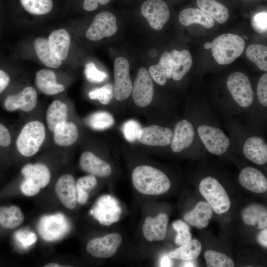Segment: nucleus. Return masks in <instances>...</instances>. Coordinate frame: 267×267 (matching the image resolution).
Here are the masks:
<instances>
[{
	"label": "nucleus",
	"mask_w": 267,
	"mask_h": 267,
	"mask_svg": "<svg viewBox=\"0 0 267 267\" xmlns=\"http://www.w3.org/2000/svg\"><path fill=\"white\" fill-rule=\"evenodd\" d=\"M23 7L28 12L44 15L49 12L53 7L52 0H20Z\"/></svg>",
	"instance_id": "obj_38"
},
{
	"label": "nucleus",
	"mask_w": 267,
	"mask_h": 267,
	"mask_svg": "<svg viewBox=\"0 0 267 267\" xmlns=\"http://www.w3.org/2000/svg\"><path fill=\"white\" fill-rule=\"evenodd\" d=\"M173 132L168 128L151 125L141 128L137 139L144 145L152 146H165L171 144Z\"/></svg>",
	"instance_id": "obj_12"
},
{
	"label": "nucleus",
	"mask_w": 267,
	"mask_h": 267,
	"mask_svg": "<svg viewBox=\"0 0 267 267\" xmlns=\"http://www.w3.org/2000/svg\"><path fill=\"white\" fill-rule=\"evenodd\" d=\"M140 10L150 26L155 30H161L170 18L169 7L162 0H146L141 5Z\"/></svg>",
	"instance_id": "obj_11"
},
{
	"label": "nucleus",
	"mask_w": 267,
	"mask_h": 267,
	"mask_svg": "<svg viewBox=\"0 0 267 267\" xmlns=\"http://www.w3.org/2000/svg\"><path fill=\"white\" fill-rule=\"evenodd\" d=\"M44 267H61L62 266L55 263H50L44 266Z\"/></svg>",
	"instance_id": "obj_53"
},
{
	"label": "nucleus",
	"mask_w": 267,
	"mask_h": 267,
	"mask_svg": "<svg viewBox=\"0 0 267 267\" xmlns=\"http://www.w3.org/2000/svg\"><path fill=\"white\" fill-rule=\"evenodd\" d=\"M243 152L246 158L256 164L263 165L267 162V145L260 137L252 136L247 139Z\"/></svg>",
	"instance_id": "obj_22"
},
{
	"label": "nucleus",
	"mask_w": 267,
	"mask_h": 267,
	"mask_svg": "<svg viewBox=\"0 0 267 267\" xmlns=\"http://www.w3.org/2000/svg\"><path fill=\"white\" fill-rule=\"evenodd\" d=\"M173 227L177 232L175 239L176 245L181 246L191 241L192 239L190 227L185 222L181 220L175 221L173 223Z\"/></svg>",
	"instance_id": "obj_40"
},
{
	"label": "nucleus",
	"mask_w": 267,
	"mask_h": 267,
	"mask_svg": "<svg viewBox=\"0 0 267 267\" xmlns=\"http://www.w3.org/2000/svg\"><path fill=\"white\" fill-rule=\"evenodd\" d=\"M239 181L244 188L256 193L267 191V179L259 170L247 167L241 170L239 175Z\"/></svg>",
	"instance_id": "obj_18"
},
{
	"label": "nucleus",
	"mask_w": 267,
	"mask_h": 267,
	"mask_svg": "<svg viewBox=\"0 0 267 267\" xmlns=\"http://www.w3.org/2000/svg\"><path fill=\"white\" fill-rule=\"evenodd\" d=\"M46 138L44 124L39 120H32L22 128L16 140L19 153L25 157H32L37 154Z\"/></svg>",
	"instance_id": "obj_3"
},
{
	"label": "nucleus",
	"mask_w": 267,
	"mask_h": 267,
	"mask_svg": "<svg viewBox=\"0 0 267 267\" xmlns=\"http://www.w3.org/2000/svg\"><path fill=\"white\" fill-rule=\"evenodd\" d=\"M204 258L208 267H233V261L226 255L213 250H207Z\"/></svg>",
	"instance_id": "obj_39"
},
{
	"label": "nucleus",
	"mask_w": 267,
	"mask_h": 267,
	"mask_svg": "<svg viewBox=\"0 0 267 267\" xmlns=\"http://www.w3.org/2000/svg\"><path fill=\"white\" fill-rule=\"evenodd\" d=\"M140 129L137 122L130 120L124 124L122 131L126 139L129 142H133L137 139V134Z\"/></svg>",
	"instance_id": "obj_43"
},
{
	"label": "nucleus",
	"mask_w": 267,
	"mask_h": 267,
	"mask_svg": "<svg viewBox=\"0 0 267 267\" xmlns=\"http://www.w3.org/2000/svg\"><path fill=\"white\" fill-rule=\"evenodd\" d=\"M244 222L256 228L262 229L267 226V210L259 203H252L245 207L241 212Z\"/></svg>",
	"instance_id": "obj_24"
},
{
	"label": "nucleus",
	"mask_w": 267,
	"mask_h": 267,
	"mask_svg": "<svg viewBox=\"0 0 267 267\" xmlns=\"http://www.w3.org/2000/svg\"></svg>",
	"instance_id": "obj_54"
},
{
	"label": "nucleus",
	"mask_w": 267,
	"mask_h": 267,
	"mask_svg": "<svg viewBox=\"0 0 267 267\" xmlns=\"http://www.w3.org/2000/svg\"><path fill=\"white\" fill-rule=\"evenodd\" d=\"M97 180L95 176L89 174L79 178L76 182L77 202L85 204L89 198V191L96 186Z\"/></svg>",
	"instance_id": "obj_35"
},
{
	"label": "nucleus",
	"mask_w": 267,
	"mask_h": 267,
	"mask_svg": "<svg viewBox=\"0 0 267 267\" xmlns=\"http://www.w3.org/2000/svg\"><path fill=\"white\" fill-rule=\"evenodd\" d=\"M22 192L27 196H33L37 194L41 188L30 180L24 178L20 186Z\"/></svg>",
	"instance_id": "obj_46"
},
{
	"label": "nucleus",
	"mask_w": 267,
	"mask_h": 267,
	"mask_svg": "<svg viewBox=\"0 0 267 267\" xmlns=\"http://www.w3.org/2000/svg\"><path fill=\"white\" fill-rule=\"evenodd\" d=\"M11 142V137L8 130L0 123V146L7 147Z\"/></svg>",
	"instance_id": "obj_47"
},
{
	"label": "nucleus",
	"mask_w": 267,
	"mask_h": 267,
	"mask_svg": "<svg viewBox=\"0 0 267 267\" xmlns=\"http://www.w3.org/2000/svg\"><path fill=\"white\" fill-rule=\"evenodd\" d=\"M113 94V86L108 84L93 89L89 92V95L91 99L98 100L101 104L107 105L110 102Z\"/></svg>",
	"instance_id": "obj_41"
},
{
	"label": "nucleus",
	"mask_w": 267,
	"mask_h": 267,
	"mask_svg": "<svg viewBox=\"0 0 267 267\" xmlns=\"http://www.w3.org/2000/svg\"><path fill=\"white\" fill-rule=\"evenodd\" d=\"M227 87L233 99L240 106L247 107L254 100L253 89L248 77L243 73L235 72L228 77Z\"/></svg>",
	"instance_id": "obj_5"
},
{
	"label": "nucleus",
	"mask_w": 267,
	"mask_h": 267,
	"mask_svg": "<svg viewBox=\"0 0 267 267\" xmlns=\"http://www.w3.org/2000/svg\"><path fill=\"white\" fill-rule=\"evenodd\" d=\"M35 84L38 89L47 95L58 94L65 89V87L56 82L55 73L50 69L38 71L35 76Z\"/></svg>",
	"instance_id": "obj_21"
},
{
	"label": "nucleus",
	"mask_w": 267,
	"mask_h": 267,
	"mask_svg": "<svg viewBox=\"0 0 267 267\" xmlns=\"http://www.w3.org/2000/svg\"><path fill=\"white\" fill-rule=\"evenodd\" d=\"M9 82V76L5 72L0 69V93L6 88Z\"/></svg>",
	"instance_id": "obj_49"
},
{
	"label": "nucleus",
	"mask_w": 267,
	"mask_h": 267,
	"mask_svg": "<svg viewBox=\"0 0 267 267\" xmlns=\"http://www.w3.org/2000/svg\"><path fill=\"white\" fill-rule=\"evenodd\" d=\"M253 30L259 34H265L267 31V13L261 12L255 14L251 20Z\"/></svg>",
	"instance_id": "obj_44"
},
{
	"label": "nucleus",
	"mask_w": 267,
	"mask_h": 267,
	"mask_svg": "<svg viewBox=\"0 0 267 267\" xmlns=\"http://www.w3.org/2000/svg\"><path fill=\"white\" fill-rule=\"evenodd\" d=\"M117 30L115 16L110 12L103 11L95 16L86 36L89 40L97 41L114 35Z\"/></svg>",
	"instance_id": "obj_7"
},
{
	"label": "nucleus",
	"mask_w": 267,
	"mask_h": 267,
	"mask_svg": "<svg viewBox=\"0 0 267 267\" xmlns=\"http://www.w3.org/2000/svg\"><path fill=\"white\" fill-rule=\"evenodd\" d=\"M129 61L123 57L116 58L114 61V74L115 84L114 95L118 101L124 100L131 95L133 84L130 79Z\"/></svg>",
	"instance_id": "obj_6"
},
{
	"label": "nucleus",
	"mask_w": 267,
	"mask_h": 267,
	"mask_svg": "<svg viewBox=\"0 0 267 267\" xmlns=\"http://www.w3.org/2000/svg\"><path fill=\"white\" fill-rule=\"evenodd\" d=\"M169 256H164L162 257L160 261L161 267H171L172 263Z\"/></svg>",
	"instance_id": "obj_51"
},
{
	"label": "nucleus",
	"mask_w": 267,
	"mask_h": 267,
	"mask_svg": "<svg viewBox=\"0 0 267 267\" xmlns=\"http://www.w3.org/2000/svg\"><path fill=\"white\" fill-rule=\"evenodd\" d=\"M194 132L192 125L186 120H182L176 125L171 147L174 152H179L189 147L193 142Z\"/></svg>",
	"instance_id": "obj_19"
},
{
	"label": "nucleus",
	"mask_w": 267,
	"mask_h": 267,
	"mask_svg": "<svg viewBox=\"0 0 267 267\" xmlns=\"http://www.w3.org/2000/svg\"><path fill=\"white\" fill-rule=\"evenodd\" d=\"M257 94L259 102L267 106V74H263L260 78L257 87Z\"/></svg>",
	"instance_id": "obj_45"
},
{
	"label": "nucleus",
	"mask_w": 267,
	"mask_h": 267,
	"mask_svg": "<svg viewBox=\"0 0 267 267\" xmlns=\"http://www.w3.org/2000/svg\"><path fill=\"white\" fill-rule=\"evenodd\" d=\"M178 20L181 25L185 26L198 24L209 29L215 25L214 19L211 16L198 8L183 9L179 14Z\"/></svg>",
	"instance_id": "obj_29"
},
{
	"label": "nucleus",
	"mask_w": 267,
	"mask_h": 267,
	"mask_svg": "<svg viewBox=\"0 0 267 267\" xmlns=\"http://www.w3.org/2000/svg\"><path fill=\"white\" fill-rule=\"evenodd\" d=\"M79 136L76 125L70 121L59 123L52 131L54 142L60 147H68L74 144Z\"/></svg>",
	"instance_id": "obj_20"
},
{
	"label": "nucleus",
	"mask_w": 267,
	"mask_h": 267,
	"mask_svg": "<svg viewBox=\"0 0 267 267\" xmlns=\"http://www.w3.org/2000/svg\"><path fill=\"white\" fill-rule=\"evenodd\" d=\"M79 165L84 171L95 177H107L112 173V168L107 162L89 151L81 154Z\"/></svg>",
	"instance_id": "obj_17"
},
{
	"label": "nucleus",
	"mask_w": 267,
	"mask_h": 267,
	"mask_svg": "<svg viewBox=\"0 0 267 267\" xmlns=\"http://www.w3.org/2000/svg\"><path fill=\"white\" fill-rule=\"evenodd\" d=\"M110 1V0H84L83 8L86 11H91L98 7V4L105 5Z\"/></svg>",
	"instance_id": "obj_48"
},
{
	"label": "nucleus",
	"mask_w": 267,
	"mask_h": 267,
	"mask_svg": "<svg viewBox=\"0 0 267 267\" xmlns=\"http://www.w3.org/2000/svg\"><path fill=\"white\" fill-rule=\"evenodd\" d=\"M51 52L59 59L65 60L68 55L70 37L64 29L54 30L51 33L48 40Z\"/></svg>",
	"instance_id": "obj_25"
},
{
	"label": "nucleus",
	"mask_w": 267,
	"mask_h": 267,
	"mask_svg": "<svg viewBox=\"0 0 267 267\" xmlns=\"http://www.w3.org/2000/svg\"><path fill=\"white\" fill-rule=\"evenodd\" d=\"M132 97L135 104L144 107L150 104L154 94L152 78L144 67L139 69L132 89Z\"/></svg>",
	"instance_id": "obj_9"
},
{
	"label": "nucleus",
	"mask_w": 267,
	"mask_h": 267,
	"mask_svg": "<svg viewBox=\"0 0 267 267\" xmlns=\"http://www.w3.org/2000/svg\"><path fill=\"white\" fill-rule=\"evenodd\" d=\"M196 2L200 10L211 16L218 23L222 24L228 20V10L222 3L216 0H196Z\"/></svg>",
	"instance_id": "obj_31"
},
{
	"label": "nucleus",
	"mask_w": 267,
	"mask_h": 267,
	"mask_svg": "<svg viewBox=\"0 0 267 267\" xmlns=\"http://www.w3.org/2000/svg\"><path fill=\"white\" fill-rule=\"evenodd\" d=\"M170 54L173 61L172 77L175 81H179L183 78L191 67V55L190 52L186 49L181 51L173 49Z\"/></svg>",
	"instance_id": "obj_28"
},
{
	"label": "nucleus",
	"mask_w": 267,
	"mask_h": 267,
	"mask_svg": "<svg viewBox=\"0 0 267 267\" xmlns=\"http://www.w3.org/2000/svg\"><path fill=\"white\" fill-rule=\"evenodd\" d=\"M55 191L62 204L67 209L75 208L77 203L76 181L73 176L66 174L62 175L57 180Z\"/></svg>",
	"instance_id": "obj_14"
},
{
	"label": "nucleus",
	"mask_w": 267,
	"mask_h": 267,
	"mask_svg": "<svg viewBox=\"0 0 267 267\" xmlns=\"http://www.w3.org/2000/svg\"><path fill=\"white\" fill-rule=\"evenodd\" d=\"M34 46L39 59L45 66L57 68L62 64V60L57 58L51 52L46 39L37 38L34 41Z\"/></svg>",
	"instance_id": "obj_32"
},
{
	"label": "nucleus",
	"mask_w": 267,
	"mask_h": 267,
	"mask_svg": "<svg viewBox=\"0 0 267 267\" xmlns=\"http://www.w3.org/2000/svg\"><path fill=\"white\" fill-rule=\"evenodd\" d=\"M24 216L16 206L0 207V225L8 229L15 228L22 223Z\"/></svg>",
	"instance_id": "obj_33"
},
{
	"label": "nucleus",
	"mask_w": 267,
	"mask_h": 267,
	"mask_svg": "<svg viewBox=\"0 0 267 267\" xmlns=\"http://www.w3.org/2000/svg\"><path fill=\"white\" fill-rule=\"evenodd\" d=\"M85 74L88 81L93 83L102 82L107 77L105 73L97 69L92 62H89L86 65Z\"/></svg>",
	"instance_id": "obj_42"
},
{
	"label": "nucleus",
	"mask_w": 267,
	"mask_h": 267,
	"mask_svg": "<svg viewBox=\"0 0 267 267\" xmlns=\"http://www.w3.org/2000/svg\"><path fill=\"white\" fill-rule=\"evenodd\" d=\"M197 131L205 147L213 154H222L229 146V138L218 128L201 125Z\"/></svg>",
	"instance_id": "obj_10"
},
{
	"label": "nucleus",
	"mask_w": 267,
	"mask_h": 267,
	"mask_svg": "<svg viewBox=\"0 0 267 267\" xmlns=\"http://www.w3.org/2000/svg\"><path fill=\"white\" fill-rule=\"evenodd\" d=\"M68 107L67 104L56 99L48 105L45 113L46 124L48 129L52 132L55 126L60 122L67 121Z\"/></svg>",
	"instance_id": "obj_30"
},
{
	"label": "nucleus",
	"mask_w": 267,
	"mask_h": 267,
	"mask_svg": "<svg viewBox=\"0 0 267 267\" xmlns=\"http://www.w3.org/2000/svg\"><path fill=\"white\" fill-rule=\"evenodd\" d=\"M258 242L264 247H267V229L264 228L258 235L257 237Z\"/></svg>",
	"instance_id": "obj_50"
},
{
	"label": "nucleus",
	"mask_w": 267,
	"mask_h": 267,
	"mask_svg": "<svg viewBox=\"0 0 267 267\" xmlns=\"http://www.w3.org/2000/svg\"><path fill=\"white\" fill-rule=\"evenodd\" d=\"M169 217L165 213H160L155 217H147L142 226L145 238L149 241H161L166 237Z\"/></svg>",
	"instance_id": "obj_16"
},
{
	"label": "nucleus",
	"mask_w": 267,
	"mask_h": 267,
	"mask_svg": "<svg viewBox=\"0 0 267 267\" xmlns=\"http://www.w3.org/2000/svg\"><path fill=\"white\" fill-rule=\"evenodd\" d=\"M38 95L32 87H27L16 94L8 96L4 100V106L8 111L20 110L24 112L33 110L37 103Z\"/></svg>",
	"instance_id": "obj_13"
},
{
	"label": "nucleus",
	"mask_w": 267,
	"mask_h": 267,
	"mask_svg": "<svg viewBox=\"0 0 267 267\" xmlns=\"http://www.w3.org/2000/svg\"><path fill=\"white\" fill-rule=\"evenodd\" d=\"M246 55L261 70L267 71V46L260 44H252L246 49Z\"/></svg>",
	"instance_id": "obj_36"
},
{
	"label": "nucleus",
	"mask_w": 267,
	"mask_h": 267,
	"mask_svg": "<svg viewBox=\"0 0 267 267\" xmlns=\"http://www.w3.org/2000/svg\"><path fill=\"white\" fill-rule=\"evenodd\" d=\"M61 214L45 216L40 221L39 231L45 240L51 241L62 237L66 231V223Z\"/></svg>",
	"instance_id": "obj_15"
},
{
	"label": "nucleus",
	"mask_w": 267,
	"mask_h": 267,
	"mask_svg": "<svg viewBox=\"0 0 267 267\" xmlns=\"http://www.w3.org/2000/svg\"><path fill=\"white\" fill-rule=\"evenodd\" d=\"M85 122L93 130L102 131L111 127L115 121L110 113L106 111H97L89 116Z\"/></svg>",
	"instance_id": "obj_37"
},
{
	"label": "nucleus",
	"mask_w": 267,
	"mask_h": 267,
	"mask_svg": "<svg viewBox=\"0 0 267 267\" xmlns=\"http://www.w3.org/2000/svg\"><path fill=\"white\" fill-rule=\"evenodd\" d=\"M182 267H196L197 263L196 262L193 260H186L182 264Z\"/></svg>",
	"instance_id": "obj_52"
},
{
	"label": "nucleus",
	"mask_w": 267,
	"mask_h": 267,
	"mask_svg": "<svg viewBox=\"0 0 267 267\" xmlns=\"http://www.w3.org/2000/svg\"><path fill=\"white\" fill-rule=\"evenodd\" d=\"M173 61L171 54L165 51L161 55L159 62L149 68V74L151 78L161 86L166 84L167 79L172 77Z\"/></svg>",
	"instance_id": "obj_27"
},
{
	"label": "nucleus",
	"mask_w": 267,
	"mask_h": 267,
	"mask_svg": "<svg viewBox=\"0 0 267 267\" xmlns=\"http://www.w3.org/2000/svg\"><path fill=\"white\" fill-rule=\"evenodd\" d=\"M122 242V237L119 233H111L90 240L86 250L94 257L108 258L116 254Z\"/></svg>",
	"instance_id": "obj_8"
},
{
	"label": "nucleus",
	"mask_w": 267,
	"mask_h": 267,
	"mask_svg": "<svg viewBox=\"0 0 267 267\" xmlns=\"http://www.w3.org/2000/svg\"><path fill=\"white\" fill-rule=\"evenodd\" d=\"M213 211L208 203L200 201L192 210L184 215L183 219L191 225L201 229L209 224V220L213 216Z\"/></svg>",
	"instance_id": "obj_26"
},
{
	"label": "nucleus",
	"mask_w": 267,
	"mask_h": 267,
	"mask_svg": "<svg viewBox=\"0 0 267 267\" xmlns=\"http://www.w3.org/2000/svg\"><path fill=\"white\" fill-rule=\"evenodd\" d=\"M134 187L140 193L158 195L167 192L171 186L168 177L161 171L148 165H141L133 171Z\"/></svg>",
	"instance_id": "obj_1"
},
{
	"label": "nucleus",
	"mask_w": 267,
	"mask_h": 267,
	"mask_svg": "<svg viewBox=\"0 0 267 267\" xmlns=\"http://www.w3.org/2000/svg\"><path fill=\"white\" fill-rule=\"evenodd\" d=\"M243 38L234 34H224L216 38L211 43L207 42L204 48H211L213 57L221 65L229 64L239 57L245 49Z\"/></svg>",
	"instance_id": "obj_2"
},
{
	"label": "nucleus",
	"mask_w": 267,
	"mask_h": 267,
	"mask_svg": "<svg viewBox=\"0 0 267 267\" xmlns=\"http://www.w3.org/2000/svg\"><path fill=\"white\" fill-rule=\"evenodd\" d=\"M202 245L196 239L191 240L188 243L180 246L169 254L170 258L184 261L195 259L201 253Z\"/></svg>",
	"instance_id": "obj_34"
},
{
	"label": "nucleus",
	"mask_w": 267,
	"mask_h": 267,
	"mask_svg": "<svg viewBox=\"0 0 267 267\" xmlns=\"http://www.w3.org/2000/svg\"><path fill=\"white\" fill-rule=\"evenodd\" d=\"M21 172L24 178L30 180L41 188L47 186L51 178L49 169L41 163L27 164L22 168Z\"/></svg>",
	"instance_id": "obj_23"
},
{
	"label": "nucleus",
	"mask_w": 267,
	"mask_h": 267,
	"mask_svg": "<svg viewBox=\"0 0 267 267\" xmlns=\"http://www.w3.org/2000/svg\"><path fill=\"white\" fill-rule=\"evenodd\" d=\"M200 193L218 214L227 212L230 207V200L225 190L215 178L207 177L200 181Z\"/></svg>",
	"instance_id": "obj_4"
}]
</instances>
